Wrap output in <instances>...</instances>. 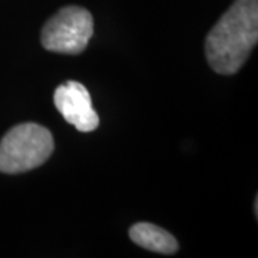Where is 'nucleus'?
Returning a JSON list of instances; mask_svg holds the SVG:
<instances>
[{"label": "nucleus", "mask_w": 258, "mask_h": 258, "mask_svg": "<svg viewBox=\"0 0 258 258\" xmlns=\"http://www.w3.org/2000/svg\"><path fill=\"white\" fill-rule=\"evenodd\" d=\"M258 40V0H235L205 39V55L220 75L237 74Z\"/></svg>", "instance_id": "1"}, {"label": "nucleus", "mask_w": 258, "mask_h": 258, "mask_svg": "<svg viewBox=\"0 0 258 258\" xmlns=\"http://www.w3.org/2000/svg\"><path fill=\"white\" fill-rule=\"evenodd\" d=\"M55 149L50 131L37 123H20L0 141V172L22 174L45 164Z\"/></svg>", "instance_id": "2"}, {"label": "nucleus", "mask_w": 258, "mask_h": 258, "mask_svg": "<svg viewBox=\"0 0 258 258\" xmlns=\"http://www.w3.org/2000/svg\"><path fill=\"white\" fill-rule=\"evenodd\" d=\"M93 35L91 12L79 6H66L55 13L42 29V45L62 55H79Z\"/></svg>", "instance_id": "3"}, {"label": "nucleus", "mask_w": 258, "mask_h": 258, "mask_svg": "<svg viewBox=\"0 0 258 258\" xmlns=\"http://www.w3.org/2000/svg\"><path fill=\"white\" fill-rule=\"evenodd\" d=\"M55 106L64 120L81 132H92L99 126V116L93 109L92 99L82 83L68 81L55 91Z\"/></svg>", "instance_id": "4"}, {"label": "nucleus", "mask_w": 258, "mask_h": 258, "mask_svg": "<svg viewBox=\"0 0 258 258\" xmlns=\"http://www.w3.org/2000/svg\"><path fill=\"white\" fill-rule=\"evenodd\" d=\"M129 237L137 245L154 252L169 255L178 251L175 238L168 231L151 222H138L132 225L129 230Z\"/></svg>", "instance_id": "5"}]
</instances>
